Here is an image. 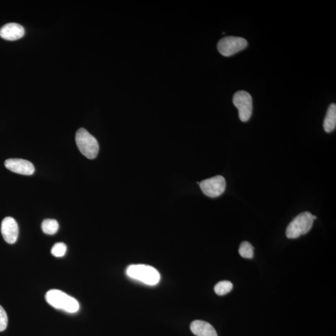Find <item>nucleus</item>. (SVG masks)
Masks as SVG:
<instances>
[{"mask_svg":"<svg viewBox=\"0 0 336 336\" xmlns=\"http://www.w3.org/2000/svg\"><path fill=\"white\" fill-rule=\"evenodd\" d=\"M42 230L44 233L54 235L59 230V223L54 219H45L42 223Z\"/></svg>","mask_w":336,"mask_h":336,"instance_id":"nucleus-13","label":"nucleus"},{"mask_svg":"<svg viewBox=\"0 0 336 336\" xmlns=\"http://www.w3.org/2000/svg\"><path fill=\"white\" fill-rule=\"evenodd\" d=\"M66 252L67 246L62 242L56 243L51 249L52 255L56 257H62Z\"/></svg>","mask_w":336,"mask_h":336,"instance_id":"nucleus-16","label":"nucleus"},{"mask_svg":"<svg viewBox=\"0 0 336 336\" xmlns=\"http://www.w3.org/2000/svg\"><path fill=\"white\" fill-rule=\"evenodd\" d=\"M127 274L133 279L149 285H157L160 280V273L157 269L146 265H132L128 267Z\"/></svg>","mask_w":336,"mask_h":336,"instance_id":"nucleus-3","label":"nucleus"},{"mask_svg":"<svg viewBox=\"0 0 336 336\" xmlns=\"http://www.w3.org/2000/svg\"><path fill=\"white\" fill-rule=\"evenodd\" d=\"M233 103L239 110L240 120L243 122L248 121L253 110L252 98L249 93L244 91L237 92L234 95Z\"/></svg>","mask_w":336,"mask_h":336,"instance_id":"nucleus-6","label":"nucleus"},{"mask_svg":"<svg viewBox=\"0 0 336 336\" xmlns=\"http://www.w3.org/2000/svg\"><path fill=\"white\" fill-rule=\"evenodd\" d=\"M239 253L243 258H252L254 255L253 247L249 242H243L240 244Z\"/></svg>","mask_w":336,"mask_h":336,"instance_id":"nucleus-15","label":"nucleus"},{"mask_svg":"<svg viewBox=\"0 0 336 336\" xmlns=\"http://www.w3.org/2000/svg\"><path fill=\"white\" fill-rule=\"evenodd\" d=\"M199 185L205 195L210 198H217L225 191L226 181L223 176H216L204 180L199 183Z\"/></svg>","mask_w":336,"mask_h":336,"instance_id":"nucleus-7","label":"nucleus"},{"mask_svg":"<svg viewBox=\"0 0 336 336\" xmlns=\"http://www.w3.org/2000/svg\"><path fill=\"white\" fill-rule=\"evenodd\" d=\"M8 316L4 308L0 305V332L4 331L8 326Z\"/></svg>","mask_w":336,"mask_h":336,"instance_id":"nucleus-17","label":"nucleus"},{"mask_svg":"<svg viewBox=\"0 0 336 336\" xmlns=\"http://www.w3.org/2000/svg\"><path fill=\"white\" fill-rule=\"evenodd\" d=\"M336 127V105L330 104L327 109L326 117L324 120L323 127L325 132L330 133Z\"/></svg>","mask_w":336,"mask_h":336,"instance_id":"nucleus-12","label":"nucleus"},{"mask_svg":"<svg viewBox=\"0 0 336 336\" xmlns=\"http://www.w3.org/2000/svg\"><path fill=\"white\" fill-rule=\"evenodd\" d=\"M313 222V215L311 213H301L289 223L286 231V237L288 239H297L307 234L312 228Z\"/></svg>","mask_w":336,"mask_h":336,"instance_id":"nucleus-4","label":"nucleus"},{"mask_svg":"<svg viewBox=\"0 0 336 336\" xmlns=\"http://www.w3.org/2000/svg\"><path fill=\"white\" fill-rule=\"evenodd\" d=\"M76 144L79 151L89 159H95L99 152L97 139L83 128H80L76 135Z\"/></svg>","mask_w":336,"mask_h":336,"instance_id":"nucleus-2","label":"nucleus"},{"mask_svg":"<svg viewBox=\"0 0 336 336\" xmlns=\"http://www.w3.org/2000/svg\"><path fill=\"white\" fill-rule=\"evenodd\" d=\"M45 298L49 305L57 310H64L70 313H75L79 310L77 300L58 289H51L48 291Z\"/></svg>","mask_w":336,"mask_h":336,"instance_id":"nucleus-1","label":"nucleus"},{"mask_svg":"<svg viewBox=\"0 0 336 336\" xmlns=\"http://www.w3.org/2000/svg\"><path fill=\"white\" fill-rule=\"evenodd\" d=\"M248 46L244 38L236 36H227L221 39L217 44L218 52L222 56L229 57L239 53Z\"/></svg>","mask_w":336,"mask_h":336,"instance_id":"nucleus-5","label":"nucleus"},{"mask_svg":"<svg viewBox=\"0 0 336 336\" xmlns=\"http://www.w3.org/2000/svg\"><path fill=\"white\" fill-rule=\"evenodd\" d=\"M5 166L13 173L22 175H32L35 171L34 165L30 161L18 158H12L5 161Z\"/></svg>","mask_w":336,"mask_h":336,"instance_id":"nucleus-8","label":"nucleus"},{"mask_svg":"<svg viewBox=\"0 0 336 336\" xmlns=\"http://www.w3.org/2000/svg\"><path fill=\"white\" fill-rule=\"evenodd\" d=\"M25 33L20 24L10 23L5 24L0 29V36L5 40L16 41L20 39Z\"/></svg>","mask_w":336,"mask_h":336,"instance_id":"nucleus-10","label":"nucleus"},{"mask_svg":"<svg viewBox=\"0 0 336 336\" xmlns=\"http://www.w3.org/2000/svg\"><path fill=\"white\" fill-rule=\"evenodd\" d=\"M232 288H233V285L231 281H222L217 283V285L215 286L214 291L215 293L219 296H223L231 292Z\"/></svg>","mask_w":336,"mask_h":336,"instance_id":"nucleus-14","label":"nucleus"},{"mask_svg":"<svg viewBox=\"0 0 336 336\" xmlns=\"http://www.w3.org/2000/svg\"><path fill=\"white\" fill-rule=\"evenodd\" d=\"M1 232L3 237L8 244H15L19 234L18 223L15 218L5 217L2 222Z\"/></svg>","mask_w":336,"mask_h":336,"instance_id":"nucleus-9","label":"nucleus"},{"mask_svg":"<svg viewBox=\"0 0 336 336\" xmlns=\"http://www.w3.org/2000/svg\"><path fill=\"white\" fill-rule=\"evenodd\" d=\"M191 330L197 336H218L214 327L204 321H193L191 324Z\"/></svg>","mask_w":336,"mask_h":336,"instance_id":"nucleus-11","label":"nucleus"}]
</instances>
